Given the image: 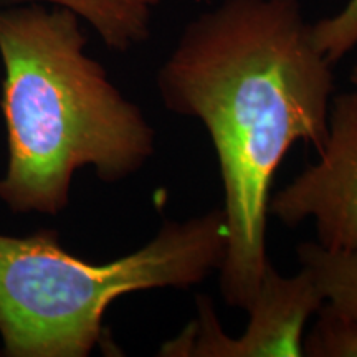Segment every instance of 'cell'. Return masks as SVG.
<instances>
[{
    "instance_id": "obj_8",
    "label": "cell",
    "mask_w": 357,
    "mask_h": 357,
    "mask_svg": "<svg viewBox=\"0 0 357 357\" xmlns=\"http://www.w3.org/2000/svg\"><path fill=\"white\" fill-rule=\"evenodd\" d=\"M303 356L357 357V321L324 301L303 337Z\"/></svg>"
},
{
    "instance_id": "obj_2",
    "label": "cell",
    "mask_w": 357,
    "mask_h": 357,
    "mask_svg": "<svg viewBox=\"0 0 357 357\" xmlns=\"http://www.w3.org/2000/svg\"><path fill=\"white\" fill-rule=\"evenodd\" d=\"M86 43L82 20L66 8H0L8 147L0 200L13 212L58 215L78 171L91 167L101 181L119 182L155 153L154 128Z\"/></svg>"
},
{
    "instance_id": "obj_3",
    "label": "cell",
    "mask_w": 357,
    "mask_h": 357,
    "mask_svg": "<svg viewBox=\"0 0 357 357\" xmlns=\"http://www.w3.org/2000/svg\"><path fill=\"white\" fill-rule=\"evenodd\" d=\"M222 208L162 223L139 250L109 263L71 255L55 230L0 235V339L7 357H86L111 303L146 289H185L220 270Z\"/></svg>"
},
{
    "instance_id": "obj_4",
    "label": "cell",
    "mask_w": 357,
    "mask_h": 357,
    "mask_svg": "<svg viewBox=\"0 0 357 357\" xmlns=\"http://www.w3.org/2000/svg\"><path fill=\"white\" fill-rule=\"evenodd\" d=\"M324 303L311 273L283 276L268 263L245 333L227 337L208 296L197 298V318L159 349L164 357H275L303 356L307 319Z\"/></svg>"
},
{
    "instance_id": "obj_10",
    "label": "cell",
    "mask_w": 357,
    "mask_h": 357,
    "mask_svg": "<svg viewBox=\"0 0 357 357\" xmlns=\"http://www.w3.org/2000/svg\"><path fill=\"white\" fill-rule=\"evenodd\" d=\"M351 83L354 84V86L357 88V65H356L354 68H352V71H351Z\"/></svg>"
},
{
    "instance_id": "obj_6",
    "label": "cell",
    "mask_w": 357,
    "mask_h": 357,
    "mask_svg": "<svg viewBox=\"0 0 357 357\" xmlns=\"http://www.w3.org/2000/svg\"><path fill=\"white\" fill-rule=\"evenodd\" d=\"M160 2L162 0H0V8L32 3L66 8L86 22L111 50L128 52L149 38L154 12Z\"/></svg>"
},
{
    "instance_id": "obj_7",
    "label": "cell",
    "mask_w": 357,
    "mask_h": 357,
    "mask_svg": "<svg viewBox=\"0 0 357 357\" xmlns=\"http://www.w3.org/2000/svg\"><path fill=\"white\" fill-rule=\"evenodd\" d=\"M296 253L324 301L357 321V247L331 250L318 242H303Z\"/></svg>"
},
{
    "instance_id": "obj_5",
    "label": "cell",
    "mask_w": 357,
    "mask_h": 357,
    "mask_svg": "<svg viewBox=\"0 0 357 357\" xmlns=\"http://www.w3.org/2000/svg\"><path fill=\"white\" fill-rule=\"evenodd\" d=\"M318 160L270 197L268 213L288 227L311 220L321 247H357V91L333 98Z\"/></svg>"
},
{
    "instance_id": "obj_1",
    "label": "cell",
    "mask_w": 357,
    "mask_h": 357,
    "mask_svg": "<svg viewBox=\"0 0 357 357\" xmlns=\"http://www.w3.org/2000/svg\"><path fill=\"white\" fill-rule=\"evenodd\" d=\"M160 101L204 124L223 187L227 248L220 291L255 301L266 255L273 177L298 142L328 139L334 75L300 0H223L185 25L158 71Z\"/></svg>"
},
{
    "instance_id": "obj_9",
    "label": "cell",
    "mask_w": 357,
    "mask_h": 357,
    "mask_svg": "<svg viewBox=\"0 0 357 357\" xmlns=\"http://www.w3.org/2000/svg\"><path fill=\"white\" fill-rule=\"evenodd\" d=\"M312 37L331 65L357 47V0H349L336 15L312 24Z\"/></svg>"
}]
</instances>
